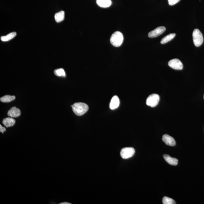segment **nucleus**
<instances>
[{
    "mask_svg": "<svg viewBox=\"0 0 204 204\" xmlns=\"http://www.w3.org/2000/svg\"><path fill=\"white\" fill-rule=\"evenodd\" d=\"M54 73L56 76H66V73L63 68H59V69L55 70L54 71Z\"/></svg>",
    "mask_w": 204,
    "mask_h": 204,
    "instance_id": "18",
    "label": "nucleus"
},
{
    "mask_svg": "<svg viewBox=\"0 0 204 204\" xmlns=\"http://www.w3.org/2000/svg\"><path fill=\"white\" fill-rule=\"evenodd\" d=\"M123 40V35L121 33L117 31L114 33L111 37L110 42L114 46L119 47L121 45Z\"/></svg>",
    "mask_w": 204,
    "mask_h": 204,
    "instance_id": "2",
    "label": "nucleus"
},
{
    "mask_svg": "<svg viewBox=\"0 0 204 204\" xmlns=\"http://www.w3.org/2000/svg\"><path fill=\"white\" fill-rule=\"evenodd\" d=\"M163 157L166 162L169 164L173 166H176L178 163V160L175 158L171 157L169 155L164 154L163 155Z\"/></svg>",
    "mask_w": 204,
    "mask_h": 204,
    "instance_id": "11",
    "label": "nucleus"
},
{
    "mask_svg": "<svg viewBox=\"0 0 204 204\" xmlns=\"http://www.w3.org/2000/svg\"><path fill=\"white\" fill-rule=\"evenodd\" d=\"M135 153L134 148H122L121 151L120 155L123 159H127L133 156Z\"/></svg>",
    "mask_w": 204,
    "mask_h": 204,
    "instance_id": "5",
    "label": "nucleus"
},
{
    "mask_svg": "<svg viewBox=\"0 0 204 204\" xmlns=\"http://www.w3.org/2000/svg\"><path fill=\"white\" fill-rule=\"evenodd\" d=\"M65 18V12L64 11H61L56 13L55 15V21L59 23L64 20Z\"/></svg>",
    "mask_w": 204,
    "mask_h": 204,
    "instance_id": "14",
    "label": "nucleus"
},
{
    "mask_svg": "<svg viewBox=\"0 0 204 204\" xmlns=\"http://www.w3.org/2000/svg\"><path fill=\"white\" fill-rule=\"evenodd\" d=\"M21 112L20 109L16 107H12L8 112L7 115L11 117H16L20 116Z\"/></svg>",
    "mask_w": 204,
    "mask_h": 204,
    "instance_id": "9",
    "label": "nucleus"
},
{
    "mask_svg": "<svg viewBox=\"0 0 204 204\" xmlns=\"http://www.w3.org/2000/svg\"><path fill=\"white\" fill-rule=\"evenodd\" d=\"M166 30V28L163 26L158 27L155 30L150 32L148 34V37L151 38L158 37L162 34Z\"/></svg>",
    "mask_w": 204,
    "mask_h": 204,
    "instance_id": "7",
    "label": "nucleus"
},
{
    "mask_svg": "<svg viewBox=\"0 0 204 204\" xmlns=\"http://www.w3.org/2000/svg\"><path fill=\"white\" fill-rule=\"evenodd\" d=\"M163 203L164 204H175V201L171 198L169 197H163L162 200Z\"/></svg>",
    "mask_w": 204,
    "mask_h": 204,
    "instance_id": "19",
    "label": "nucleus"
},
{
    "mask_svg": "<svg viewBox=\"0 0 204 204\" xmlns=\"http://www.w3.org/2000/svg\"><path fill=\"white\" fill-rule=\"evenodd\" d=\"M16 35V32H13L11 33L8 34L6 36H2L1 37V40L2 41L6 42L14 38Z\"/></svg>",
    "mask_w": 204,
    "mask_h": 204,
    "instance_id": "15",
    "label": "nucleus"
},
{
    "mask_svg": "<svg viewBox=\"0 0 204 204\" xmlns=\"http://www.w3.org/2000/svg\"><path fill=\"white\" fill-rule=\"evenodd\" d=\"M98 5L102 8L109 7L112 4L111 0H97Z\"/></svg>",
    "mask_w": 204,
    "mask_h": 204,
    "instance_id": "13",
    "label": "nucleus"
},
{
    "mask_svg": "<svg viewBox=\"0 0 204 204\" xmlns=\"http://www.w3.org/2000/svg\"><path fill=\"white\" fill-rule=\"evenodd\" d=\"M204 99V97H203Z\"/></svg>",
    "mask_w": 204,
    "mask_h": 204,
    "instance_id": "23",
    "label": "nucleus"
},
{
    "mask_svg": "<svg viewBox=\"0 0 204 204\" xmlns=\"http://www.w3.org/2000/svg\"><path fill=\"white\" fill-rule=\"evenodd\" d=\"M15 96L6 95L1 98L0 100L2 102H12L15 99Z\"/></svg>",
    "mask_w": 204,
    "mask_h": 204,
    "instance_id": "17",
    "label": "nucleus"
},
{
    "mask_svg": "<svg viewBox=\"0 0 204 204\" xmlns=\"http://www.w3.org/2000/svg\"><path fill=\"white\" fill-rule=\"evenodd\" d=\"M176 34L175 33H171L166 36L161 40V44H164L172 40L175 37Z\"/></svg>",
    "mask_w": 204,
    "mask_h": 204,
    "instance_id": "16",
    "label": "nucleus"
},
{
    "mask_svg": "<svg viewBox=\"0 0 204 204\" xmlns=\"http://www.w3.org/2000/svg\"><path fill=\"white\" fill-rule=\"evenodd\" d=\"M73 112L76 115L81 116L84 115L89 109L87 104L83 102H77L71 106Z\"/></svg>",
    "mask_w": 204,
    "mask_h": 204,
    "instance_id": "1",
    "label": "nucleus"
},
{
    "mask_svg": "<svg viewBox=\"0 0 204 204\" xmlns=\"http://www.w3.org/2000/svg\"><path fill=\"white\" fill-rule=\"evenodd\" d=\"M170 6H173L178 3L180 0H168Z\"/></svg>",
    "mask_w": 204,
    "mask_h": 204,
    "instance_id": "20",
    "label": "nucleus"
},
{
    "mask_svg": "<svg viewBox=\"0 0 204 204\" xmlns=\"http://www.w3.org/2000/svg\"><path fill=\"white\" fill-rule=\"evenodd\" d=\"M6 130V128L2 126L1 125H0V132H1V133H4V132H5Z\"/></svg>",
    "mask_w": 204,
    "mask_h": 204,
    "instance_id": "21",
    "label": "nucleus"
},
{
    "mask_svg": "<svg viewBox=\"0 0 204 204\" xmlns=\"http://www.w3.org/2000/svg\"><path fill=\"white\" fill-rule=\"evenodd\" d=\"M15 122V120L11 117H6V118H4L2 121L3 124L6 128L13 126Z\"/></svg>",
    "mask_w": 204,
    "mask_h": 204,
    "instance_id": "12",
    "label": "nucleus"
},
{
    "mask_svg": "<svg viewBox=\"0 0 204 204\" xmlns=\"http://www.w3.org/2000/svg\"><path fill=\"white\" fill-rule=\"evenodd\" d=\"M193 42L195 46L198 47L201 46L203 42V35L198 29H195L192 34Z\"/></svg>",
    "mask_w": 204,
    "mask_h": 204,
    "instance_id": "3",
    "label": "nucleus"
},
{
    "mask_svg": "<svg viewBox=\"0 0 204 204\" xmlns=\"http://www.w3.org/2000/svg\"><path fill=\"white\" fill-rule=\"evenodd\" d=\"M60 204H71V203H68V202H63V203H60Z\"/></svg>",
    "mask_w": 204,
    "mask_h": 204,
    "instance_id": "22",
    "label": "nucleus"
},
{
    "mask_svg": "<svg viewBox=\"0 0 204 204\" xmlns=\"http://www.w3.org/2000/svg\"><path fill=\"white\" fill-rule=\"evenodd\" d=\"M120 102L119 98L117 96H114L110 101L109 107L112 110L117 108L120 105Z\"/></svg>",
    "mask_w": 204,
    "mask_h": 204,
    "instance_id": "10",
    "label": "nucleus"
},
{
    "mask_svg": "<svg viewBox=\"0 0 204 204\" xmlns=\"http://www.w3.org/2000/svg\"><path fill=\"white\" fill-rule=\"evenodd\" d=\"M160 99L159 96L158 94H152L147 99L146 104L151 107H156L159 102Z\"/></svg>",
    "mask_w": 204,
    "mask_h": 204,
    "instance_id": "4",
    "label": "nucleus"
},
{
    "mask_svg": "<svg viewBox=\"0 0 204 204\" xmlns=\"http://www.w3.org/2000/svg\"><path fill=\"white\" fill-rule=\"evenodd\" d=\"M162 140L168 146H174L176 145L175 140L172 137L167 134L163 135Z\"/></svg>",
    "mask_w": 204,
    "mask_h": 204,
    "instance_id": "8",
    "label": "nucleus"
},
{
    "mask_svg": "<svg viewBox=\"0 0 204 204\" xmlns=\"http://www.w3.org/2000/svg\"><path fill=\"white\" fill-rule=\"evenodd\" d=\"M168 65L173 69L181 70L183 68V65L180 60L177 59H174L169 62Z\"/></svg>",
    "mask_w": 204,
    "mask_h": 204,
    "instance_id": "6",
    "label": "nucleus"
}]
</instances>
